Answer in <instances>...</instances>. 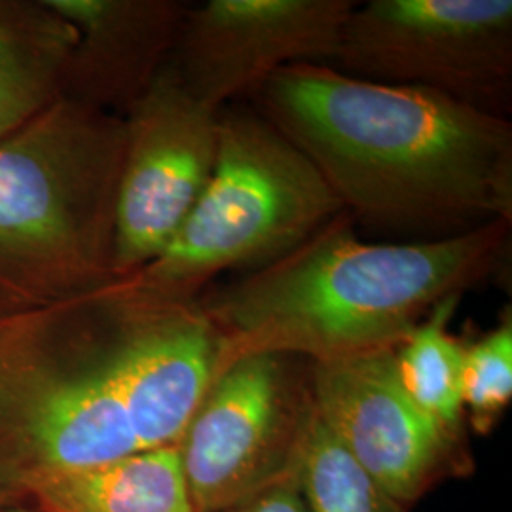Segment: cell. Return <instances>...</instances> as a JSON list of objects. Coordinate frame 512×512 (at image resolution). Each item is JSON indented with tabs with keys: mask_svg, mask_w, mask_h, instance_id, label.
<instances>
[{
	"mask_svg": "<svg viewBox=\"0 0 512 512\" xmlns=\"http://www.w3.org/2000/svg\"><path fill=\"white\" fill-rule=\"evenodd\" d=\"M0 512H6V505H4V501H2V497H0Z\"/></svg>",
	"mask_w": 512,
	"mask_h": 512,
	"instance_id": "d6986e66",
	"label": "cell"
},
{
	"mask_svg": "<svg viewBox=\"0 0 512 512\" xmlns=\"http://www.w3.org/2000/svg\"><path fill=\"white\" fill-rule=\"evenodd\" d=\"M509 118L511 0H370L353 8L332 65Z\"/></svg>",
	"mask_w": 512,
	"mask_h": 512,
	"instance_id": "52a82bcc",
	"label": "cell"
},
{
	"mask_svg": "<svg viewBox=\"0 0 512 512\" xmlns=\"http://www.w3.org/2000/svg\"><path fill=\"white\" fill-rule=\"evenodd\" d=\"M124 120L57 101L0 141V321L114 275Z\"/></svg>",
	"mask_w": 512,
	"mask_h": 512,
	"instance_id": "277c9868",
	"label": "cell"
},
{
	"mask_svg": "<svg viewBox=\"0 0 512 512\" xmlns=\"http://www.w3.org/2000/svg\"><path fill=\"white\" fill-rule=\"evenodd\" d=\"M512 399V319L507 310L501 323L463 355L465 420L478 435H490Z\"/></svg>",
	"mask_w": 512,
	"mask_h": 512,
	"instance_id": "2e32d148",
	"label": "cell"
},
{
	"mask_svg": "<svg viewBox=\"0 0 512 512\" xmlns=\"http://www.w3.org/2000/svg\"><path fill=\"white\" fill-rule=\"evenodd\" d=\"M256 97L353 222L423 241L512 222L509 118L311 63L281 69Z\"/></svg>",
	"mask_w": 512,
	"mask_h": 512,
	"instance_id": "7a4b0ae2",
	"label": "cell"
},
{
	"mask_svg": "<svg viewBox=\"0 0 512 512\" xmlns=\"http://www.w3.org/2000/svg\"><path fill=\"white\" fill-rule=\"evenodd\" d=\"M76 29L63 99L124 116L169 63L190 2L48 0Z\"/></svg>",
	"mask_w": 512,
	"mask_h": 512,
	"instance_id": "8fae6325",
	"label": "cell"
},
{
	"mask_svg": "<svg viewBox=\"0 0 512 512\" xmlns=\"http://www.w3.org/2000/svg\"><path fill=\"white\" fill-rule=\"evenodd\" d=\"M355 0L190 4L169 65L215 109L256 95L281 69L334 65Z\"/></svg>",
	"mask_w": 512,
	"mask_h": 512,
	"instance_id": "30bf717a",
	"label": "cell"
},
{
	"mask_svg": "<svg viewBox=\"0 0 512 512\" xmlns=\"http://www.w3.org/2000/svg\"><path fill=\"white\" fill-rule=\"evenodd\" d=\"M217 512H308L300 490V475Z\"/></svg>",
	"mask_w": 512,
	"mask_h": 512,
	"instance_id": "e0dca14e",
	"label": "cell"
},
{
	"mask_svg": "<svg viewBox=\"0 0 512 512\" xmlns=\"http://www.w3.org/2000/svg\"><path fill=\"white\" fill-rule=\"evenodd\" d=\"M6 512H40L37 509H31V507H25V505H14V507H6Z\"/></svg>",
	"mask_w": 512,
	"mask_h": 512,
	"instance_id": "ac0fdd59",
	"label": "cell"
},
{
	"mask_svg": "<svg viewBox=\"0 0 512 512\" xmlns=\"http://www.w3.org/2000/svg\"><path fill=\"white\" fill-rule=\"evenodd\" d=\"M74 46L48 0H0V141L63 99Z\"/></svg>",
	"mask_w": 512,
	"mask_h": 512,
	"instance_id": "7c38bea8",
	"label": "cell"
},
{
	"mask_svg": "<svg viewBox=\"0 0 512 512\" xmlns=\"http://www.w3.org/2000/svg\"><path fill=\"white\" fill-rule=\"evenodd\" d=\"M18 505L40 512H194L175 444L48 476L29 486Z\"/></svg>",
	"mask_w": 512,
	"mask_h": 512,
	"instance_id": "4fadbf2b",
	"label": "cell"
},
{
	"mask_svg": "<svg viewBox=\"0 0 512 512\" xmlns=\"http://www.w3.org/2000/svg\"><path fill=\"white\" fill-rule=\"evenodd\" d=\"M397 349H372L310 363L319 420L368 475L406 509L450 478L469 476L475 459L406 395Z\"/></svg>",
	"mask_w": 512,
	"mask_h": 512,
	"instance_id": "9c48e42d",
	"label": "cell"
},
{
	"mask_svg": "<svg viewBox=\"0 0 512 512\" xmlns=\"http://www.w3.org/2000/svg\"><path fill=\"white\" fill-rule=\"evenodd\" d=\"M340 213L319 171L260 112L224 107L202 198L162 255L126 279L150 298L196 302L219 275L272 262Z\"/></svg>",
	"mask_w": 512,
	"mask_h": 512,
	"instance_id": "5b68a950",
	"label": "cell"
},
{
	"mask_svg": "<svg viewBox=\"0 0 512 512\" xmlns=\"http://www.w3.org/2000/svg\"><path fill=\"white\" fill-rule=\"evenodd\" d=\"M196 302L128 279L0 321V497L48 476L177 444L217 378Z\"/></svg>",
	"mask_w": 512,
	"mask_h": 512,
	"instance_id": "6da1fadb",
	"label": "cell"
},
{
	"mask_svg": "<svg viewBox=\"0 0 512 512\" xmlns=\"http://www.w3.org/2000/svg\"><path fill=\"white\" fill-rule=\"evenodd\" d=\"M220 110L186 88L167 63L122 116L124 158L114 215V275L126 279L162 255L211 181Z\"/></svg>",
	"mask_w": 512,
	"mask_h": 512,
	"instance_id": "ba28073f",
	"label": "cell"
},
{
	"mask_svg": "<svg viewBox=\"0 0 512 512\" xmlns=\"http://www.w3.org/2000/svg\"><path fill=\"white\" fill-rule=\"evenodd\" d=\"M313 418L310 361L260 353L226 366L175 444L194 512L300 475Z\"/></svg>",
	"mask_w": 512,
	"mask_h": 512,
	"instance_id": "8992f818",
	"label": "cell"
},
{
	"mask_svg": "<svg viewBox=\"0 0 512 512\" xmlns=\"http://www.w3.org/2000/svg\"><path fill=\"white\" fill-rule=\"evenodd\" d=\"M511 226L495 220L452 238L368 243L340 213L293 251L198 298L219 332L217 376L260 353L315 363L403 346L440 302L495 274Z\"/></svg>",
	"mask_w": 512,
	"mask_h": 512,
	"instance_id": "3957f363",
	"label": "cell"
},
{
	"mask_svg": "<svg viewBox=\"0 0 512 512\" xmlns=\"http://www.w3.org/2000/svg\"><path fill=\"white\" fill-rule=\"evenodd\" d=\"M308 512H410L351 458L317 410L300 467Z\"/></svg>",
	"mask_w": 512,
	"mask_h": 512,
	"instance_id": "9a60e30c",
	"label": "cell"
},
{
	"mask_svg": "<svg viewBox=\"0 0 512 512\" xmlns=\"http://www.w3.org/2000/svg\"><path fill=\"white\" fill-rule=\"evenodd\" d=\"M459 296L440 302L395 351L406 395L454 437H465L463 355L465 346L448 330Z\"/></svg>",
	"mask_w": 512,
	"mask_h": 512,
	"instance_id": "5bb4252c",
	"label": "cell"
}]
</instances>
